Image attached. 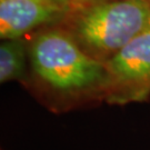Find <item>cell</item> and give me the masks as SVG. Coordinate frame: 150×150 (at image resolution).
I'll return each mask as SVG.
<instances>
[{
	"label": "cell",
	"mask_w": 150,
	"mask_h": 150,
	"mask_svg": "<svg viewBox=\"0 0 150 150\" xmlns=\"http://www.w3.org/2000/svg\"><path fill=\"white\" fill-rule=\"evenodd\" d=\"M105 64L91 58L59 25L29 38L26 88L56 113L103 102Z\"/></svg>",
	"instance_id": "6da1fadb"
},
{
	"label": "cell",
	"mask_w": 150,
	"mask_h": 150,
	"mask_svg": "<svg viewBox=\"0 0 150 150\" xmlns=\"http://www.w3.org/2000/svg\"><path fill=\"white\" fill-rule=\"evenodd\" d=\"M58 25L87 54L105 64L150 27V1L110 0L74 7Z\"/></svg>",
	"instance_id": "7a4b0ae2"
},
{
	"label": "cell",
	"mask_w": 150,
	"mask_h": 150,
	"mask_svg": "<svg viewBox=\"0 0 150 150\" xmlns=\"http://www.w3.org/2000/svg\"><path fill=\"white\" fill-rule=\"evenodd\" d=\"M103 102L125 106L150 99V27L105 62Z\"/></svg>",
	"instance_id": "3957f363"
},
{
	"label": "cell",
	"mask_w": 150,
	"mask_h": 150,
	"mask_svg": "<svg viewBox=\"0 0 150 150\" xmlns=\"http://www.w3.org/2000/svg\"><path fill=\"white\" fill-rule=\"evenodd\" d=\"M68 10L46 0H0V38L27 37L60 23Z\"/></svg>",
	"instance_id": "277c9868"
},
{
	"label": "cell",
	"mask_w": 150,
	"mask_h": 150,
	"mask_svg": "<svg viewBox=\"0 0 150 150\" xmlns=\"http://www.w3.org/2000/svg\"><path fill=\"white\" fill-rule=\"evenodd\" d=\"M29 78V38L5 39L0 45V82L19 81L26 86Z\"/></svg>",
	"instance_id": "5b68a950"
},
{
	"label": "cell",
	"mask_w": 150,
	"mask_h": 150,
	"mask_svg": "<svg viewBox=\"0 0 150 150\" xmlns=\"http://www.w3.org/2000/svg\"><path fill=\"white\" fill-rule=\"evenodd\" d=\"M48 2H51V4H54V5H58L60 7H64V8H67V9H70L75 0H46Z\"/></svg>",
	"instance_id": "8992f818"
},
{
	"label": "cell",
	"mask_w": 150,
	"mask_h": 150,
	"mask_svg": "<svg viewBox=\"0 0 150 150\" xmlns=\"http://www.w3.org/2000/svg\"><path fill=\"white\" fill-rule=\"evenodd\" d=\"M101 1H110V0H75V2H74V5H72L71 8L90 5V4H96V2H101Z\"/></svg>",
	"instance_id": "52a82bcc"
},
{
	"label": "cell",
	"mask_w": 150,
	"mask_h": 150,
	"mask_svg": "<svg viewBox=\"0 0 150 150\" xmlns=\"http://www.w3.org/2000/svg\"><path fill=\"white\" fill-rule=\"evenodd\" d=\"M149 1H150V0H149Z\"/></svg>",
	"instance_id": "ba28073f"
}]
</instances>
